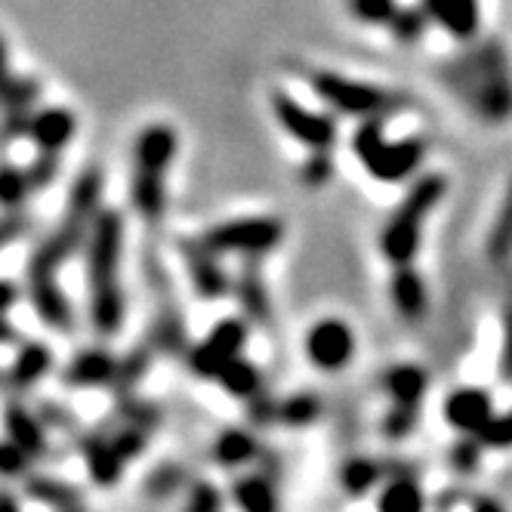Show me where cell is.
I'll use <instances>...</instances> for the list:
<instances>
[{"instance_id":"1","label":"cell","mask_w":512,"mask_h":512,"mask_svg":"<svg viewBox=\"0 0 512 512\" xmlns=\"http://www.w3.org/2000/svg\"><path fill=\"white\" fill-rule=\"evenodd\" d=\"M124 247V223L115 210H99L87 238V287L90 318L99 334L112 337L124 324V290L118 278Z\"/></svg>"},{"instance_id":"2","label":"cell","mask_w":512,"mask_h":512,"mask_svg":"<svg viewBox=\"0 0 512 512\" xmlns=\"http://www.w3.org/2000/svg\"><path fill=\"white\" fill-rule=\"evenodd\" d=\"M448 81L482 121L503 124L512 118V75L506 50L497 41L472 47L466 56L451 62Z\"/></svg>"},{"instance_id":"3","label":"cell","mask_w":512,"mask_h":512,"mask_svg":"<svg viewBox=\"0 0 512 512\" xmlns=\"http://www.w3.org/2000/svg\"><path fill=\"white\" fill-rule=\"evenodd\" d=\"M99 195H102V173L99 170H84L68 195V210L62 216L59 229L31 253L28 263V281H44L56 278L62 263L81 247L84 238H90V229L99 216Z\"/></svg>"},{"instance_id":"4","label":"cell","mask_w":512,"mask_h":512,"mask_svg":"<svg viewBox=\"0 0 512 512\" xmlns=\"http://www.w3.org/2000/svg\"><path fill=\"white\" fill-rule=\"evenodd\" d=\"M179 149L176 130L167 124L145 127L133 149V207L142 219L158 223L164 213V173Z\"/></svg>"},{"instance_id":"5","label":"cell","mask_w":512,"mask_h":512,"mask_svg":"<svg viewBox=\"0 0 512 512\" xmlns=\"http://www.w3.org/2000/svg\"><path fill=\"white\" fill-rule=\"evenodd\" d=\"M445 192H448V179L438 176V173H429L420 182H414V189L405 195V201L398 204L395 216L383 229V241H380L383 256L395 269L414 263V256L420 250V232H423L426 216L432 213V207L438 201L445 198Z\"/></svg>"},{"instance_id":"6","label":"cell","mask_w":512,"mask_h":512,"mask_svg":"<svg viewBox=\"0 0 512 512\" xmlns=\"http://www.w3.org/2000/svg\"><path fill=\"white\" fill-rule=\"evenodd\" d=\"M352 149L361 161V167L368 170L377 182H401L408 179L426 158V142L411 136V139H398L386 142L383 136V121L368 118L352 139Z\"/></svg>"},{"instance_id":"7","label":"cell","mask_w":512,"mask_h":512,"mask_svg":"<svg viewBox=\"0 0 512 512\" xmlns=\"http://www.w3.org/2000/svg\"><path fill=\"white\" fill-rule=\"evenodd\" d=\"M312 90L334 108V112L352 115V118H383L389 112H398L401 105H408V96L383 90L377 84H364L343 78L337 71H312Z\"/></svg>"},{"instance_id":"8","label":"cell","mask_w":512,"mask_h":512,"mask_svg":"<svg viewBox=\"0 0 512 512\" xmlns=\"http://www.w3.org/2000/svg\"><path fill=\"white\" fill-rule=\"evenodd\" d=\"M281 238H284L281 219L250 216V219H229V223L213 226L201 241L213 253H266L275 250Z\"/></svg>"},{"instance_id":"9","label":"cell","mask_w":512,"mask_h":512,"mask_svg":"<svg viewBox=\"0 0 512 512\" xmlns=\"http://www.w3.org/2000/svg\"><path fill=\"white\" fill-rule=\"evenodd\" d=\"M272 112L278 124L309 152H331L337 142V124L327 115H315L287 93H272Z\"/></svg>"},{"instance_id":"10","label":"cell","mask_w":512,"mask_h":512,"mask_svg":"<svg viewBox=\"0 0 512 512\" xmlns=\"http://www.w3.org/2000/svg\"><path fill=\"white\" fill-rule=\"evenodd\" d=\"M244 343H247V321H241V318L219 321L207 334V340L189 355L192 374H198L204 380H216L223 374L226 364H232L241 355Z\"/></svg>"},{"instance_id":"11","label":"cell","mask_w":512,"mask_h":512,"mask_svg":"<svg viewBox=\"0 0 512 512\" xmlns=\"http://www.w3.org/2000/svg\"><path fill=\"white\" fill-rule=\"evenodd\" d=\"M306 355L318 371H327V374H337V371L349 368V361L355 355L352 327L340 318L318 321L306 337Z\"/></svg>"},{"instance_id":"12","label":"cell","mask_w":512,"mask_h":512,"mask_svg":"<svg viewBox=\"0 0 512 512\" xmlns=\"http://www.w3.org/2000/svg\"><path fill=\"white\" fill-rule=\"evenodd\" d=\"M442 417L448 420L451 429H457L463 435H479L497 414H494V401L485 389L463 386L445 398Z\"/></svg>"},{"instance_id":"13","label":"cell","mask_w":512,"mask_h":512,"mask_svg":"<svg viewBox=\"0 0 512 512\" xmlns=\"http://www.w3.org/2000/svg\"><path fill=\"white\" fill-rule=\"evenodd\" d=\"M75 133H78V118L68 108H44V112H34L28 124L31 142L44 155H59Z\"/></svg>"},{"instance_id":"14","label":"cell","mask_w":512,"mask_h":512,"mask_svg":"<svg viewBox=\"0 0 512 512\" xmlns=\"http://www.w3.org/2000/svg\"><path fill=\"white\" fill-rule=\"evenodd\" d=\"M423 10L457 41H472L479 34V0H423Z\"/></svg>"},{"instance_id":"15","label":"cell","mask_w":512,"mask_h":512,"mask_svg":"<svg viewBox=\"0 0 512 512\" xmlns=\"http://www.w3.org/2000/svg\"><path fill=\"white\" fill-rule=\"evenodd\" d=\"M118 371H121V364L112 355H108L105 349H87V352H81L75 361L68 364L65 383L81 386V389H93V386L115 383Z\"/></svg>"},{"instance_id":"16","label":"cell","mask_w":512,"mask_h":512,"mask_svg":"<svg viewBox=\"0 0 512 512\" xmlns=\"http://www.w3.org/2000/svg\"><path fill=\"white\" fill-rule=\"evenodd\" d=\"M426 386V371H420L417 364H395V368L383 374V389L398 408H420Z\"/></svg>"},{"instance_id":"17","label":"cell","mask_w":512,"mask_h":512,"mask_svg":"<svg viewBox=\"0 0 512 512\" xmlns=\"http://www.w3.org/2000/svg\"><path fill=\"white\" fill-rule=\"evenodd\" d=\"M213 256L216 253L204 241H198V247L186 250V266H189L192 284H195V290H198L201 297H210V300L223 297L226 290H229V281H226L223 269L213 263Z\"/></svg>"},{"instance_id":"18","label":"cell","mask_w":512,"mask_h":512,"mask_svg":"<svg viewBox=\"0 0 512 512\" xmlns=\"http://www.w3.org/2000/svg\"><path fill=\"white\" fill-rule=\"evenodd\" d=\"M389 294L395 309L405 315L408 321H420L426 312V284L411 266H398L392 281H389Z\"/></svg>"},{"instance_id":"19","label":"cell","mask_w":512,"mask_h":512,"mask_svg":"<svg viewBox=\"0 0 512 512\" xmlns=\"http://www.w3.org/2000/svg\"><path fill=\"white\" fill-rule=\"evenodd\" d=\"M31 284V303L38 309V315L56 327V331H68L71 327V306L65 300V294L56 287V278H44V281H28Z\"/></svg>"},{"instance_id":"20","label":"cell","mask_w":512,"mask_h":512,"mask_svg":"<svg viewBox=\"0 0 512 512\" xmlns=\"http://www.w3.org/2000/svg\"><path fill=\"white\" fill-rule=\"evenodd\" d=\"M50 368H53V352L41 343H25L13 361L10 374H7V383H10V389L34 386Z\"/></svg>"},{"instance_id":"21","label":"cell","mask_w":512,"mask_h":512,"mask_svg":"<svg viewBox=\"0 0 512 512\" xmlns=\"http://www.w3.org/2000/svg\"><path fill=\"white\" fill-rule=\"evenodd\" d=\"M232 497L241 512H278V491L266 475H241L232 488Z\"/></svg>"},{"instance_id":"22","label":"cell","mask_w":512,"mask_h":512,"mask_svg":"<svg viewBox=\"0 0 512 512\" xmlns=\"http://www.w3.org/2000/svg\"><path fill=\"white\" fill-rule=\"evenodd\" d=\"M4 423H7V438H13V442L19 448H25L31 457L41 454L47 448V438H44V429L41 423L34 420V414L22 405H16V401H7V414H4Z\"/></svg>"},{"instance_id":"23","label":"cell","mask_w":512,"mask_h":512,"mask_svg":"<svg viewBox=\"0 0 512 512\" xmlns=\"http://www.w3.org/2000/svg\"><path fill=\"white\" fill-rule=\"evenodd\" d=\"M124 457L118 454L115 442H105V438H90L87 442V466L93 482L102 488H112L121 479V469H124Z\"/></svg>"},{"instance_id":"24","label":"cell","mask_w":512,"mask_h":512,"mask_svg":"<svg viewBox=\"0 0 512 512\" xmlns=\"http://www.w3.org/2000/svg\"><path fill=\"white\" fill-rule=\"evenodd\" d=\"M256 451H260V445H256L253 432L247 429H226V432H219V438L213 442V460L229 469L250 463Z\"/></svg>"},{"instance_id":"25","label":"cell","mask_w":512,"mask_h":512,"mask_svg":"<svg viewBox=\"0 0 512 512\" xmlns=\"http://www.w3.org/2000/svg\"><path fill=\"white\" fill-rule=\"evenodd\" d=\"M219 380V386H223L229 395H235V398H241V401H253L256 395L263 392V377H260V371L253 368V364L247 361V358H235L232 364H226L223 368V374L216 377Z\"/></svg>"},{"instance_id":"26","label":"cell","mask_w":512,"mask_h":512,"mask_svg":"<svg viewBox=\"0 0 512 512\" xmlns=\"http://www.w3.org/2000/svg\"><path fill=\"white\" fill-rule=\"evenodd\" d=\"M380 512H426L423 488L414 479H392L380 494Z\"/></svg>"},{"instance_id":"27","label":"cell","mask_w":512,"mask_h":512,"mask_svg":"<svg viewBox=\"0 0 512 512\" xmlns=\"http://www.w3.org/2000/svg\"><path fill=\"white\" fill-rule=\"evenodd\" d=\"M488 256L494 263H503L506 256L512 253V179H509V186H506V195L500 201V213L494 219V226L488 232Z\"/></svg>"},{"instance_id":"28","label":"cell","mask_w":512,"mask_h":512,"mask_svg":"<svg viewBox=\"0 0 512 512\" xmlns=\"http://www.w3.org/2000/svg\"><path fill=\"white\" fill-rule=\"evenodd\" d=\"M383 479V466L377 460H368V457H352L346 460V466L340 469V482L349 494L361 497L368 494L371 488H377Z\"/></svg>"},{"instance_id":"29","label":"cell","mask_w":512,"mask_h":512,"mask_svg":"<svg viewBox=\"0 0 512 512\" xmlns=\"http://www.w3.org/2000/svg\"><path fill=\"white\" fill-rule=\"evenodd\" d=\"M318 414H321V401L309 392H300V395H290V398L278 401L275 420L284 426H309Z\"/></svg>"},{"instance_id":"30","label":"cell","mask_w":512,"mask_h":512,"mask_svg":"<svg viewBox=\"0 0 512 512\" xmlns=\"http://www.w3.org/2000/svg\"><path fill=\"white\" fill-rule=\"evenodd\" d=\"M426 22H432V19H429V13L423 7H401L395 13V19L389 22V28H392V34L401 44H414L426 31Z\"/></svg>"},{"instance_id":"31","label":"cell","mask_w":512,"mask_h":512,"mask_svg":"<svg viewBox=\"0 0 512 512\" xmlns=\"http://www.w3.org/2000/svg\"><path fill=\"white\" fill-rule=\"evenodd\" d=\"M346 7H349V13L358 22H364V25H386V28L395 19V13L401 10L395 0H346Z\"/></svg>"},{"instance_id":"32","label":"cell","mask_w":512,"mask_h":512,"mask_svg":"<svg viewBox=\"0 0 512 512\" xmlns=\"http://www.w3.org/2000/svg\"><path fill=\"white\" fill-rule=\"evenodd\" d=\"M31 195V182H28V173L7 164L4 167V176H0V201H4V207L10 213H16V207Z\"/></svg>"},{"instance_id":"33","label":"cell","mask_w":512,"mask_h":512,"mask_svg":"<svg viewBox=\"0 0 512 512\" xmlns=\"http://www.w3.org/2000/svg\"><path fill=\"white\" fill-rule=\"evenodd\" d=\"M238 294H241V303L247 309L250 318L256 321H269V300H266V290H263V281L256 272H247L241 278V287H238Z\"/></svg>"},{"instance_id":"34","label":"cell","mask_w":512,"mask_h":512,"mask_svg":"<svg viewBox=\"0 0 512 512\" xmlns=\"http://www.w3.org/2000/svg\"><path fill=\"white\" fill-rule=\"evenodd\" d=\"M28 491L38 497V500H44V503H53L59 512H65V509H75L78 506V491H71L68 485H62V482H47V479H31L28 482Z\"/></svg>"},{"instance_id":"35","label":"cell","mask_w":512,"mask_h":512,"mask_svg":"<svg viewBox=\"0 0 512 512\" xmlns=\"http://www.w3.org/2000/svg\"><path fill=\"white\" fill-rule=\"evenodd\" d=\"M41 96V84L31 81V78H10L7 81V93H4V102H7V112H31V105L38 102Z\"/></svg>"},{"instance_id":"36","label":"cell","mask_w":512,"mask_h":512,"mask_svg":"<svg viewBox=\"0 0 512 512\" xmlns=\"http://www.w3.org/2000/svg\"><path fill=\"white\" fill-rule=\"evenodd\" d=\"M475 438L482 442V448H512V414L494 417Z\"/></svg>"},{"instance_id":"37","label":"cell","mask_w":512,"mask_h":512,"mask_svg":"<svg viewBox=\"0 0 512 512\" xmlns=\"http://www.w3.org/2000/svg\"><path fill=\"white\" fill-rule=\"evenodd\" d=\"M25 173H28V182H31V192L47 189L50 182L56 179V173H59V158H56V155H44V152H41V158L34 161Z\"/></svg>"},{"instance_id":"38","label":"cell","mask_w":512,"mask_h":512,"mask_svg":"<svg viewBox=\"0 0 512 512\" xmlns=\"http://www.w3.org/2000/svg\"><path fill=\"white\" fill-rule=\"evenodd\" d=\"M334 173V164H331V152H312L309 164L303 167V179H306V186L312 189H321L327 179H331Z\"/></svg>"},{"instance_id":"39","label":"cell","mask_w":512,"mask_h":512,"mask_svg":"<svg viewBox=\"0 0 512 512\" xmlns=\"http://www.w3.org/2000/svg\"><path fill=\"white\" fill-rule=\"evenodd\" d=\"M414 423H417V408H398V405H392L383 429H386L389 438H408Z\"/></svg>"},{"instance_id":"40","label":"cell","mask_w":512,"mask_h":512,"mask_svg":"<svg viewBox=\"0 0 512 512\" xmlns=\"http://www.w3.org/2000/svg\"><path fill=\"white\" fill-rule=\"evenodd\" d=\"M28 460H31V454L25 448H19L13 438H7L4 448H0V469H4V475H10V479H16V475L25 472Z\"/></svg>"},{"instance_id":"41","label":"cell","mask_w":512,"mask_h":512,"mask_svg":"<svg viewBox=\"0 0 512 512\" xmlns=\"http://www.w3.org/2000/svg\"><path fill=\"white\" fill-rule=\"evenodd\" d=\"M186 512H223V500H219L216 488L201 482L192 488V497H189V506Z\"/></svg>"},{"instance_id":"42","label":"cell","mask_w":512,"mask_h":512,"mask_svg":"<svg viewBox=\"0 0 512 512\" xmlns=\"http://www.w3.org/2000/svg\"><path fill=\"white\" fill-rule=\"evenodd\" d=\"M479 438L475 435H466L463 442L454 448V463H457V469H463V472H472L475 466H479Z\"/></svg>"},{"instance_id":"43","label":"cell","mask_w":512,"mask_h":512,"mask_svg":"<svg viewBox=\"0 0 512 512\" xmlns=\"http://www.w3.org/2000/svg\"><path fill=\"white\" fill-rule=\"evenodd\" d=\"M503 377L512 380V312L506 318V340H503Z\"/></svg>"},{"instance_id":"44","label":"cell","mask_w":512,"mask_h":512,"mask_svg":"<svg viewBox=\"0 0 512 512\" xmlns=\"http://www.w3.org/2000/svg\"><path fill=\"white\" fill-rule=\"evenodd\" d=\"M472 512H506L503 503H497L494 497H482V500H475L472 503Z\"/></svg>"},{"instance_id":"45","label":"cell","mask_w":512,"mask_h":512,"mask_svg":"<svg viewBox=\"0 0 512 512\" xmlns=\"http://www.w3.org/2000/svg\"><path fill=\"white\" fill-rule=\"evenodd\" d=\"M4 512H19V503L13 494H4Z\"/></svg>"},{"instance_id":"46","label":"cell","mask_w":512,"mask_h":512,"mask_svg":"<svg viewBox=\"0 0 512 512\" xmlns=\"http://www.w3.org/2000/svg\"><path fill=\"white\" fill-rule=\"evenodd\" d=\"M65 512H84V509H78V506H75V509H65Z\"/></svg>"}]
</instances>
